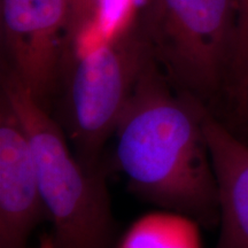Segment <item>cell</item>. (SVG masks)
I'll return each instance as SVG.
<instances>
[{
	"mask_svg": "<svg viewBox=\"0 0 248 248\" xmlns=\"http://www.w3.org/2000/svg\"><path fill=\"white\" fill-rule=\"evenodd\" d=\"M47 219L29 138L14 108L0 95V248H28Z\"/></svg>",
	"mask_w": 248,
	"mask_h": 248,
	"instance_id": "obj_6",
	"label": "cell"
},
{
	"mask_svg": "<svg viewBox=\"0 0 248 248\" xmlns=\"http://www.w3.org/2000/svg\"><path fill=\"white\" fill-rule=\"evenodd\" d=\"M0 5L6 64L46 107L60 73L68 0H0Z\"/></svg>",
	"mask_w": 248,
	"mask_h": 248,
	"instance_id": "obj_5",
	"label": "cell"
},
{
	"mask_svg": "<svg viewBox=\"0 0 248 248\" xmlns=\"http://www.w3.org/2000/svg\"><path fill=\"white\" fill-rule=\"evenodd\" d=\"M94 4L95 0H68V26L64 48L90 22L94 11Z\"/></svg>",
	"mask_w": 248,
	"mask_h": 248,
	"instance_id": "obj_11",
	"label": "cell"
},
{
	"mask_svg": "<svg viewBox=\"0 0 248 248\" xmlns=\"http://www.w3.org/2000/svg\"><path fill=\"white\" fill-rule=\"evenodd\" d=\"M201 123L218 195L219 235L214 248H248V144L204 104Z\"/></svg>",
	"mask_w": 248,
	"mask_h": 248,
	"instance_id": "obj_7",
	"label": "cell"
},
{
	"mask_svg": "<svg viewBox=\"0 0 248 248\" xmlns=\"http://www.w3.org/2000/svg\"><path fill=\"white\" fill-rule=\"evenodd\" d=\"M203 104L176 89L153 58L117 122L114 160L132 193L213 226L218 195L201 123Z\"/></svg>",
	"mask_w": 248,
	"mask_h": 248,
	"instance_id": "obj_1",
	"label": "cell"
},
{
	"mask_svg": "<svg viewBox=\"0 0 248 248\" xmlns=\"http://www.w3.org/2000/svg\"><path fill=\"white\" fill-rule=\"evenodd\" d=\"M1 94L29 138L55 248H116L115 221L101 164L80 159L58 120L7 64Z\"/></svg>",
	"mask_w": 248,
	"mask_h": 248,
	"instance_id": "obj_2",
	"label": "cell"
},
{
	"mask_svg": "<svg viewBox=\"0 0 248 248\" xmlns=\"http://www.w3.org/2000/svg\"><path fill=\"white\" fill-rule=\"evenodd\" d=\"M37 248H55L53 238H52V234H44L42 238H40L39 244Z\"/></svg>",
	"mask_w": 248,
	"mask_h": 248,
	"instance_id": "obj_13",
	"label": "cell"
},
{
	"mask_svg": "<svg viewBox=\"0 0 248 248\" xmlns=\"http://www.w3.org/2000/svg\"><path fill=\"white\" fill-rule=\"evenodd\" d=\"M232 124L238 131H240L241 133H248V94L245 99L244 104L241 105V107L232 117Z\"/></svg>",
	"mask_w": 248,
	"mask_h": 248,
	"instance_id": "obj_12",
	"label": "cell"
},
{
	"mask_svg": "<svg viewBox=\"0 0 248 248\" xmlns=\"http://www.w3.org/2000/svg\"><path fill=\"white\" fill-rule=\"evenodd\" d=\"M226 89L233 99L248 93V0H238L237 37Z\"/></svg>",
	"mask_w": 248,
	"mask_h": 248,
	"instance_id": "obj_10",
	"label": "cell"
},
{
	"mask_svg": "<svg viewBox=\"0 0 248 248\" xmlns=\"http://www.w3.org/2000/svg\"><path fill=\"white\" fill-rule=\"evenodd\" d=\"M200 225L173 210L148 213L130 225L116 248H202Z\"/></svg>",
	"mask_w": 248,
	"mask_h": 248,
	"instance_id": "obj_8",
	"label": "cell"
},
{
	"mask_svg": "<svg viewBox=\"0 0 248 248\" xmlns=\"http://www.w3.org/2000/svg\"><path fill=\"white\" fill-rule=\"evenodd\" d=\"M145 0H95L92 18L64 48L61 63L108 44L133 28Z\"/></svg>",
	"mask_w": 248,
	"mask_h": 248,
	"instance_id": "obj_9",
	"label": "cell"
},
{
	"mask_svg": "<svg viewBox=\"0 0 248 248\" xmlns=\"http://www.w3.org/2000/svg\"><path fill=\"white\" fill-rule=\"evenodd\" d=\"M152 59L137 22L113 42L61 63L64 91L58 122L84 162L101 164L102 151Z\"/></svg>",
	"mask_w": 248,
	"mask_h": 248,
	"instance_id": "obj_4",
	"label": "cell"
},
{
	"mask_svg": "<svg viewBox=\"0 0 248 248\" xmlns=\"http://www.w3.org/2000/svg\"><path fill=\"white\" fill-rule=\"evenodd\" d=\"M238 0H145L139 27L176 89L203 101L228 85Z\"/></svg>",
	"mask_w": 248,
	"mask_h": 248,
	"instance_id": "obj_3",
	"label": "cell"
}]
</instances>
